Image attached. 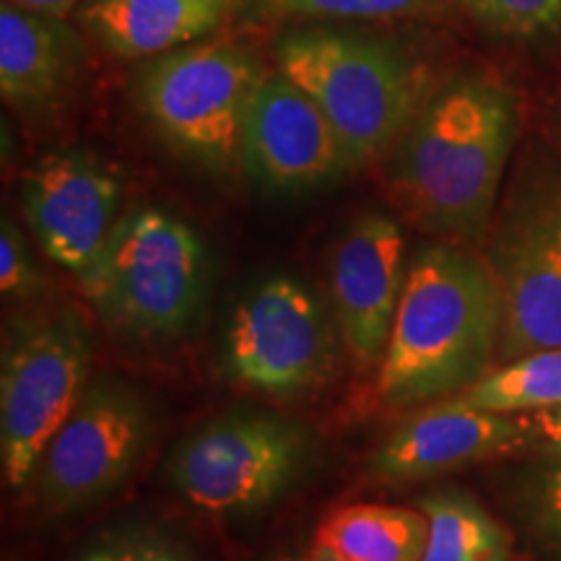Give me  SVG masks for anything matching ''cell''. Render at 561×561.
Returning <instances> with one entry per match:
<instances>
[{"label":"cell","mask_w":561,"mask_h":561,"mask_svg":"<svg viewBox=\"0 0 561 561\" xmlns=\"http://www.w3.org/2000/svg\"><path fill=\"white\" fill-rule=\"evenodd\" d=\"M517 136L515 87L489 68L455 70L430 89L388 151L392 203L442 242H486Z\"/></svg>","instance_id":"cell-1"},{"label":"cell","mask_w":561,"mask_h":561,"mask_svg":"<svg viewBox=\"0 0 561 561\" xmlns=\"http://www.w3.org/2000/svg\"><path fill=\"white\" fill-rule=\"evenodd\" d=\"M502 294L486 257L455 242L421 244L377 375L388 409H413L471 388L500 359Z\"/></svg>","instance_id":"cell-2"},{"label":"cell","mask_w":561,"mask_h":561,"mask_svg":"<svg viewBox=\"0 0 561 561\" xmlns=\"http://www.w3.org/2000/svg\"><path fill=\"white\" fill-rule=\"evenodd\" d=\"M276 68L312 96L339 133L351 172L388 157L430 94L409 55L367 34L312 26L276 42Z\"/></svg>","instance_id":"cell-3"},{"label":"cell","mask_w":561,"mask_h":561,"mask_svg":"<svg viewBox=\"0 0 561 561\" xmlns=\"http://www.w3.org/2000/svg\"><path fill=\"white\" fill-rule=\"evenodd\" d=\"M208 252L191 224L153 206L123 214L100 255L79 273L83 297L112 331L180 339L208 301Z\"/></svg>","instance_id":"cell-4"},{"label":"cell","mask_w":561,"mask_h":561,"mask_svg":"<svg viewBox=\"0 0 561 561\" xmlns=\"http://www.w3.org/2000/svg\"><path fill=\"white\" fill-rule=\"evenodd\" d=\"M265 70L244 47L193 42L149 58L136 73V102L178 157L216 178L242 172V136Z\"/></svg>","instance_id":"cell-5"},{"label":"cell","mask_w":561,"mask_h":561,"mask_svg":"<svg viewBox=\"0 0 561 561\" xmlns=\"http://www.w3.org/2000/svg\"><path fill=\"white\" fill-rule=\"evenodd\" d=\"M502 294L500 362L561 346V167L525 157L486 237Z\"/></svg>","instance_id":"cell-6"},{"label":"cell","mask_w":561,"mask_h":561,"mask_svg":"<svg viewBox=\"0 0 561 561\" xmlns=\"http://www.w3.org/2000/svg\"><path fill=\"white\" fill-rule=\"evenodd\" d=\"M91 331L76 307L26 314L5 333L0 362V466L24 489L89 385Z\"/></svg>","instance_id":"cell-7"},{"label":"cell","mask_w":561,"mask_h":561,"mask_svg":"<svg viewBox=\"0 0 561 561\" xmlns=\"http://www.w3.org/2000/svg\"><path fill=\"white\" fill-rule=\"evenodd\" d=\"M335 328L310 284L289 273H273L231 310L224 333V369L231 382L257 396H312L335 375Z\"/></svg>","instance_id":"cell-8"},{"label":"cell","mask_w":561,"mask_h":561,"mask_svg":"<svg viewBox=\"0 0 561 561\" xmlns=\"http://www.w3.org/2000/svg\"><path fill=\"white\" fill-rule=\"evenodd\" d=\"M312 455V442L289 419L234 411L210 419L174 450V489L208 515H250L289 491Z\"/></svg>","instance_id":"cell-9"},{"label":"cell","mask_w":561,"mask_h":561,"mask_svg":"<svg viewBox=\"0 0 561 561\" xmlns=\"http://www.w3.org/2000/svg\"><path fill=\"white\" fill-rule=\"evenodd\" d=\"M151 430L149 403L136 388L121 377H91L42 455L37 491L45 510L79 512L121 489L144 458Z\"/></svg>","instance_id":"cell-10"},{"label":"cell","mask_w":561,"mask_h":561,"mask_svg":"<svg viewBox=\"0 0 561 561\" xmlns=\"http://www.w3.org/2000/svg\"><path fill=\"white\" fill-rule=\"evenodd\" d=\"M19 201L39 250L76 276L94 263L123 219L121 180L79 149L45 153L21 178Z\"/></svg>","instance_id":"cell-11"},{"label":"cell","mask_w":561,"mask_h":561,"mask_svg":"<svg viewBox=\"0 0 561 561\" xmlns=\"http://www.w3.org/2000/svg\"><path fill=\"white\" fill-rule=\"evenodd\" d=\"M242 172L265 193H305L351 172L331 121L280 70L265 73L242 136Z\"/></svg>","instance_id":"cell-12"},{"label":"cell","mask_w":561,"mask_h":561,"mask_svg":"<svg viewBox=\"0 0 561 561\" xmlns=\"http://www.w3.org/2000/svg\"><path fill=\"white\" fill-rule=\"evenodd\" d=\"M405 273V234L385 214H364L335 242L331 257L333 318L359 369H377L388 351Z\"/></svg>","instance_id":"cell-13"},{"label":"cell","mask_w":561,"mask_h":561,"mask_svg":"<svg viewBox=\"0 0 561 561\" xmlns=\"http://www.w3.org/2000/svg\"><path fill=\"white\" fill-rule=\"evenodd\" d=\"M541 447V430L533 413H494L445 401L413 413L388 434L371 455V473L403 483L434 479Z\"/></svg>","instance_id":"cell-14"},{"label":"cell","mask_w":561,"mask_h":561,"mask_svg":"<svg viewBox=\"0 0 561 561\" xmlns=\"http://www.w3.org/2000/svg\"><path fill=\"white\" fill-rule=\"evenodd\" d=\"M87 66V45L66 19L0 3V96L34 115L53 110Z\"/></svg>","instance_id":"cell-15"},{"label":"cell","mask_w":561,"mask_h":561,"mask_svg":"<svg viewBox=\"0 0 561 561\" xmlns=\"http://www.w3.org/2000/svg\"><path fill=\"white\" fill-rule=\"evenodd\" d=\"M229 5L231 0H87L79 21L110 55L149 60L206 37Z\"/></svg>","instance_id":"cell-16"},{"label":"cell","mask_w":561,"mask_h":561,"mask_svg":"<svg viewBox=\"0 0 561 561\" xmlns=\"http://www.w3.org/2000/svg\"><path fill=\"white\" fill-rule=\"evenodd\" d=\"M318 538L351 561H421L430 523L419 507L348 504L320 523Z\"/></svg>","instance_id":"cell-17"},{"label":"cell","mask_w":561,"mask_h":561,"mask_svg":"<svg viewBox=\"0 0 561 561\" xmlns=\"http://www.w3.org/2000/svg\"><path fill=\"white\" fill-rule=\"evenodd\" d=\"M430 523L421 561H512V533L476 496L460 489H442L419 500Z\"/></svg>","instance_id":"cell-18"},{"label":"cell","mask_w":561,"mask_h":561,"mask_svg":"<svg viewBox=\"0 0 561 561\" xmlns=\"http://www.w3.org/2000/svg\"><path fill=\"white\" fill-rule=\"evenodd\" d=\"M500 496L528 549L561 561V453L543 450L512 466L500 479Z\"/></svg>","instance_id":"cell-19"},{"label":"cell","mask_w":561,"mask_h":561,"mask_svg":"<svg viewBox=\"0 0 561 561\" xmlns=\"http://www.w3.org/2000/svg\"><path fill=\"white\" fill-rule=\"evenodd\" d=\"M450 401L494 413H541L561 409V346L533 351L489 369Z\"/></svg>","instance_id":"cell-20"},{"label":"cell","mask_w":561,"mask_h":561,"mask_svg":"<svg viewBox=\"0 0 561 561\" xmlns=\"http://www.w3.org/2000/svg\"><path fill=\"white\" fill-rule=\"evenodd\" d=\"M491 37L515 45L561 42V0H450Z\"/></svg>","instance_id":"cell-21"},{"label":"cell","mask_w":561,"mask_h":561,"mask_svg":"<svg viewBox=\"0 0 561 561\" xmlns=\"http://www.w3.org/2000/svg\"><path fill=\"white\" fill-rule=\"evenodd\" d=\"M261 13L301 21H396L434 16L450 0H252Z\"/></svg>","instance_id":"cell-22"},{"label":"cell","mask_w":561,"mask_h":561,"mask_svg":"<svg viewBox=\"0 0 561 561\" xmlns=\"http://www.w3.org/2000/svg\"><path fill=\"white\" fill-rule=\"evenodd\" d=\"M73 561H198L191 546L157 525H125L102 533Z\"/></svg>","instance_id":"cell-23"},{"label":"cell","mask_w":561,"mask_h":561,"mask_svg":"<svg viewBox=\"0 0 561 561\" xmlns=\"http://www.w3.org/2000/svg\"><path fill=\"white\" fill-rule=\"evenodd\" d=\"M45 278L32 255V244L9 216L0 224V291L5 299H30Z\"/></svg>","instance_id":"cell-24"},{"label":"cell","mask_w":561,"mask_h":561,"mask_svg":"<svg viewBox=\"0 0 561 561\" xmlns=\"http://www.w3.org/2000/svg\"><path fill=\"white\" fill-rule=\"evenodd\" d=\"M5 3L16 5L21 11L39 13V16H53V19H68L70 13L79 9L87 0H5Z\"/></svg>","instance_id":"cell-25"},{"label":"cell","mask_w":561,"mask_h":561,"mask_svg":"<svg viewBox=\"0 0 561 561\" xmlns=\"http://www.w3.org/2000/svg\"><path fill=\"white\" fill-rule=\"evenodd\" d=\"M541 430V450L561 453V409L533 413Z\"/></svg>","instance_id":"cell-26"},{"label":"cell","mask_w":561,"mask_h":561,"mask_svg":"<svg viewBox=\"0 0 561 561\" xmlns=\"http://www.w3.org/2000/svg\"><path fill=\"white\" fill-rule=\"evenodd\" d=\"M301 561H351L346 557H341L339 551L333 549V546H328L325 541H320V538H314L312 549L307 551V557Z\"/></svg>","instance_id":"cell-27"},{"label":"cell","mask_w":561,"mask_h":561,"mask_svg":"<svg viewBox=\"0 0 561 561\" xmlns=\"http://www.w3.org/2000/svg\"><path fill=\"white\" fill-rule=\"evenodd\" d=\"M557 133H559V140H561V102H559V107H557Z\"/></svg>","instance_id":"cell-28"}]
</instances>
